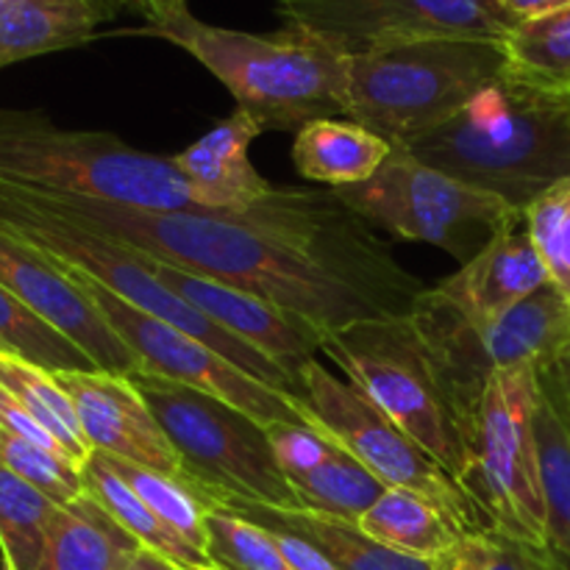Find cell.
Here are the masks:
<instances>
[{
	"label": "cell",
	"instance_id": "6da1fadb",
	"mask_svg": "<svg viewBox=\"0 0 570 570\" xmlns=\"http://www.w3.org/2000/svg\"><path fill=\"white\" fill-rule=\"evenodd\" d=\"M39 209L109 234L142 254L198 276L237 287L267 304L304 317L323 334H337L360 321L393 317L373 295L273 228L265 200L239 215L226 212H156L81 195H50L14 187Z\"/></svg>",
	"mask_w": 570,
	"mask_h": 570
},
{
	"label": "cell",
	"instance_id": "7a4b0ae2",
	"mask_svg": "<svg viewBox=\"0 0 570 570\" xmlns=\"http://www.w3.org/2000/svg\"><path fill=\"white\" fill-rule=\"evenodd\" d=\"M401 150L527 212L570 178V106L501 78Z\"/></svg>",
	"mask_w": 570,
	"mask_h": 570
},
{
	"label": "cell",
	"instance_id": "3957f363",
	"mask_svg": "<svg viewBox=\"0 0 570 570\" xmlns=\"http://www.w3.org/2000/svg\"><path fill=\"white\" fill-rule=\"evenodd\" d=\"M122 33L165 39L187 50L234 95L237 109L256 117L265 131L298 134L309 122L345 115V56L301 28L234 31L209 26L184 9Z\"/></svg>",
	"mask_w": 570,
	"mask_h": 570
},
{
	"label": "cell",
	"instance_id": "277c9868",
	"mask_svg": "<svg viewBox=\"0 0 570 570\" xmlns=\"http://www.w3.org/2000/svg\"><path fill=\"white\" fill-rule=\"evenodd\" d=\"M323 354L465 488L476 404L412 312L328 334Z\"/></svg>",
	"mask_w": 570,
	"mask_h": 570
},
{
	"label": "cell",
	"instance_id": "5b68a950",
	"mask_svg": "<svg viewBox=\"0 0 570 570\" xmlns=\"http://www.w3.org/2000/svg\"><path fill=\"white\" fill-rule=\"evenodd\" d=\"M504 67V42L493 39H421L345 56V117L404 148L501 81Z\"/></svg>",
	"mask_w": 570,
	"mask_h": 570
},
{
	"label": "cell",
	"instance_id": "8992f818",
	"mask_svg": "<svg viewBox=\"0 0 570 570\" xmlns=\"http://www.w3.org/2000/svg\"><path fill=\"white\" fill-rule=\"evenodd\" d=\"M0 184L156 212H209L193 200L173 156L106 131H67L31 109L0 106Z\"/></svg>",
	"mask_w": 570,
	"mask_h": 570
},
{
	"label": "cell",
	"instance_id": "52a82bcc",
	"mask_svg": "<svg viewBox=\"0 0 570 570\" xmlns=\"http://www.w3.org/2000/svg\"><path fill=\"white\" fill-rule=\"evenodd\" d=\"M0 228L31 243L33 248L48 254L59 265L72 267V271L83 273L92 282L104 284L109 293L128 301L137 309L148 312V315L204 340L206 345L220 351L226 360H232L245 373L265 382L267 387L295 395V399L306 404L304 390L295 384V379L278 362L245 345L243 340L223 332L209 317L200 315L195 306L178 298L154 273L150 256L137 250L134 245L109 237V234L78 226V223L65 220L59 215H50V212L22 200L9 184H0Z\"/></svg>",
	"mask_w": 570,
	"mask_h": 570
},
{
	"label": "cell",
	"instance_id": "ba28073f",
	"mask_svg": "<svg viewBox=\"0 0 570 570\" xmlns=\"http://www.w3.org/2000/svg\"><path fill=\"white\" fill-rule=\"evenodd\" d=\"M131 382L154 410L181 460L184 479L206 507L217 499H243L304 510L278 468L265 423L215 395L154 373H134Z\"/></svg>",
	"mask_w": 570,
	"mask_h": 570
},
{
	"label": "cell",
	"instance_id": "9c48e42d",
	"mask_svg": "<svg viewBox=\"0 0 570 570\" xmlns=\"http://www.w3.org/2000/svg\"><path fill=\"white\" fill-rule=\"evenodd\" d=\"M534 367L495 371L471 421V471L465 490L482 532L527 540L546 549V501L540 482Z\"/></svg>",
	"mask_w": 570,
	"mask_h": 570
},
{
	"label": "cell",
	"instance_id": "30bf717a",
	"mask_svg": "<svg viewBox=\"0 0 570 570\" xmlns=\"http://www.w3.org/2000/svg\"><path fill=\"white\" fill-rule=\"evenodd\" d=\"M334 193L371 226L443 248L462 265L518 212L507 200L434 170L401 148H393L376 176L365 184Z\"/></svg>",
	"mask_w": 570,
	"mask_h": 570
},
{
	"label": "cell",
	"instance_id": "8fae6325",
	"mask_svg": "<svg viewBox=\"0 0 570 570\" xmlns=\"http://www.w3.org/2000/svg\"><path fill=\"white\" fill-rule=\"evenodd\" d=\"M304 387L306 406L315 412L321 432L337 440L367 471L376 473L384 488L410 490L432 501L460 538L482 532L465 488L365 393L351 382H340L317 360L304 367Z\"/></svg>",
	"mask_w": 570,
	"mask_h": 570
},
{
	"label": "cell",
	"instance_id": "7c38bea8",
	"mask_svg": "<svg viewBox=\"0 0 570 570\" xmlns=\"http://www.w3.org/2000/svg\"><path fill=\"white\" fill-rule=\"evenodd\" d=\"M61 267L81 284L83 293L92 298V304L98 306L106 323L115 328L117 337L131 348V354L142 365V373H154V376L170 379L184 387L215 395V399L237 406L265 426H271V423H304V426L321 429L315 412L295 395L267 387L265 382L245 373L243 367L234 365L232 360H226L220 351L206 345L204 340L137 309L83 273L67 265Z\"/></svg>",
	"mask_w": 570,
	"mask_h": 570
},
{
	"label": "cell",
	"instance_id": "4fadbf2b",
	"mask_svg": "<svg viewBox=\"0 0 570 570\" xmlns=\"http://www.w3.org/2000/svg\"><path fill=\"white\" fill-rule=\"evenodd\" d=\"M284 26L360 56L421 39H493L518 26L499 0H278Z\"/></svg>",
	"mask_w": 570,
	"mask_h": 570
},
{
	"label": "cell",
	"instance_id": "5bb4252c",
	"mask_svg": "<svg viewBox=\"0 0 570 570\" xmlns=\"http://www.w3.org/2000/svg\"><path fill=\"white\" fill-rule=\"evenodd\" d=\"M0 284L33 315L78 345L98 371L134 376L142 373L137 356L117 337L81 284L56 259L26 239L0 228Z\"/></svg>",
	"mask_w": 570,
	"mask_h": 570
},
{
	"label": "cell",
	"instance_id": "9a60e30c",
	"mask_svg": "<svg viewBox=\"0 0 570 570\" xmlns=\"http://www.w3.org/2000/svg\"><path fill=\"white\" fill-rule=\"evenodd\" d=\"M150 267L165 287H170L178 298L195 306L200 315L209 317L215 326L278 362L306 395L304 367L317 360V354H323V343L328 334H323L321 328L293 312L278 309L256 295L189 273L165 259L150 256Z\"/></svg>",
	"mask_w": 570,
	"mask_h": 570
},
{
	"label": "cell",
	"instance_id": "2e32d148",
	"mask_svg": "<svg viewBox=\"0 0 570 570\" xmlns=\"http://www.w3.org/2000/svg\"><path fill=\"white\" fill-rule=\"evenodd\" d=\"M76 406L89 449L184 479L181 460L131 376L106 371L56 373Z\"/></svg>",
	"mask_w": 570,
	"mask_h": 570
},
{
	"label": "cell",
	"instance_id": "e0dca14e",
	"mask_svg": "<svg viewBox=\"0 0 570 570\" xmlns=\"http://www.w3.org/2000/svg\"><path fill=\"white\" fill-rule=\"evenodd\" d=\"M549 284L538 245L521 209L493 234L473 259L432 287V295L471 326H488Z\"/></svg>",
	"mask_w": 570,
	"mask_h": 570
},
{
	"label": "cell",
	"instance_id": "ac0fdd59",
	"mask_svg": "<svg viewBox=\"0 0 570 570\" xmlns=\"http://www.w3.org/2000/svg\"><path fill=\"white\" fill-rule=\"evenodd\" d=\"M265 128L248 111L234 109L226 120L173 156L189 195L200 209L239 215L273 193L265 176L250 165V145Z\"/></svg>",
	"mask_w": 570,
	"mask_h": 570
},
{
	"label": "cell",
	"instance_id": "d6986e66",
	"mask_svg": "<svg viewBox=\"0 0 570 570\" xmlns=\"http://www.w3.org/2000/svg\"><path fill=\"white\" fill-rule=\"evenodd\" d=\"M209 510L232 512L262 529L298 534L301 540L315 546L337 570H438V560H423V557L387 549L367 532H362L360 523L343 521V518L321 515L312 510H282V507L243 499H217L212 501Z\"/></svg>",
	"mask_w": 570,
	"mask_h": 570
},
{
	"label": "cell",
	"instance_id": "ffe728a7",
	"mask_svg": "<svg viewBox=\"0 0 570 570\" xmlns=\"http://www.w3.org/2000/svg\"><path fill=\"white\" fill-rule=\"evenodd\" d=\"M104 22L92 0H0V70L33 56L81 48Z\"/></svg>",
	"mask_w": 570,
	"mask_h": 570
},
{
	"label": "cell",
	"instance_id": "44dd1931",
	"mask_svg": "<svg viewBox=\"0 0 570 570\" xmlns=\"http://www.w3.org/2000/svg\"><path fill=\"white\" fill-rule=\"evenodd\" d=\"M142 546L95 499L59 507L37 570H122Z\"/></svg>",
	"mask_w": 570,
	"mask_h": 570
},
{
	"label": "cell",
	"instance_id": "7402d4cb",
	"mask_svg": "<svg viewBox=\"0 0 570 570\" xmlns=\"http://www.w3.org/2000/svg\"><path fill=\"white\" fill-rule=\"evenodd\" d=\"M393 154V145L354 120H315L295 134L293 161L309 181L343 189L365 184Z\"/></svg>",
	"mask_w": 570,
	"mask_h": 570
},
{
	"label": "cell",
	"instance_id": "603a6c76",
	"mask_svg": "<svg viewBox=\"0 0 570 570\" xmlns=\"http://www.w3.org/2000/svg\"><path fill=\"white\" fill-rule=\"evenodd\" d=\"M83 473V488H87L89 499L98 501L134 540H137L142 549L156 551V554L167 557L170 562H176L184 570H200L209 568V557L204 551H198L195 546H189L187 540L178 538L115 471L104 462V456L98 451L87 456V462L81 465Z\"/></svg>",
	"mask_w": 570,
	"mask_h": 570
},
{
	"label": "cell",
	"instance_id": "cb8c5ba5",
	"mask_svg": "<svg viewBox=\"0 0 570 570\" xmlns=\"http://www.w3.org/2000/svg\"><path fill=\"white\" fill-rule=\"evenodd\" d=\"M504 78L551 98L570 95V9L521 20L504 39Z\"/></svg>",
	"mask_w": 570,
	"mask_h": 570
},
{
	"label": "cell",
	"instance_id": "d4e9b609",
	"mask_svg": "<svg viewBox=\"0 0 570 570\" xmlns=\"http://www.w3.org/2000/svg\"><path fill=\"white\" fill-rule=\"evenodd\" d=\"M360 527L387 549L423 560H440L462 540L432 501L399 488L384 490L360 518Z\"/></svg>",
	"mask_w": 570,
	"mask_h": 570
},
{
	"label": "cell",
	"instance_id": "484cf974",
	"mask_svg": "<svg viewBox=\"0 0 570 570\" xmlns=\"http://www.w3.org/2000/svg\"><path fill=\"white\" fill-rule=\"evenodd\" d=\"M534 434L546 501V549L557 568L570 570V432L543 390L534 410Z\"/></svg>",
	"mask_w": 570,
	"mask_h": 570
},
{
	"label": "cell",
	"instance_id": "4316f807",
	"mask_svg": "<svg viewBox=\"0 0 570 570\" xmlns=\"http://www.w3.org/2000/svg\"><path fill=\"white\" fill-rule=\"evenodd\" d=\"M0 387L6 393L14 395L56 440L61 449L67 451L76 465H83L87 456L92 454L89 443L83 440L81 423H78L76 406H72L70 395L61 387L56 373L45 371V367L31 365V362L11 356L0 351Z\"/></svg>",
	"mask_w": 570,
	"mask_h": 570
},
{
	"label": "cell",
	"instance_id": "83f0119b",
	"mask_svg": "<svg viewBox=\"0 0 570 570\" xmlns=\"http://www.w3.org/2000/svg\"><path fill=\"white\" fill-rule=\"evenodd\" d=\"M301 507L321 515L343 518L360 523V518L384 495V482L367 471L343 445L332 451L326 460L309 473L289 479Z\"/></svg>",
	"mask_w": 570,
	"mask_h": 570
},
{
	"label": "cell",
	"instance_id": "f1b7e54d",
	"mask_svg": "<svg viewBox=\"0 0 570 570\" xmlns=\"http://www.w3.org/2000/svg\"><path fill=\"white\" fill-rule=\"evenodd\" d=\"M59 504L0 462V557L3 570H37Z\"/></svg>",
	"mask_w": 570,
	"mask_h": 570
},
{
	"label": "cell",
	"instance_id": "f546056e",
	"mask_svg": "<svg viewBox=\"0 0 570 570\" xmlns=\"http://www.w3.org/2000/svg\"><path fill=\"white\" fill-rule=\"evenodd\" d=\"M0 351L50 373L98 371V365L72 340L33 315L3 284H0Z\"/></svg>",
	"mask_w": 570,
	"mask_h": 570
},
{
	"label": "cell",
	"instance_id": "4dcf8cb0",
	"mask_svg": "<svg viewBox=\"0 0 570 570\" xmlns=\"http://www.w3.org/2000/svg\"><path fill=\"white\" fill-rule=\"evenodd\" d=\"M100 456L178 538L187 540L189 546L206 554V515H209V507L200 499V493H195L187 479L167 476V473L150 471V468L134 465V462L115 460L109 454Z\"/></svg>",
	"mask_w": 570,
	"mask_h": 570
},
{
	"label": "cell",
	"instance_id": "1f68e13d",
	"mask_svg": "<svg viewBox=\"0 0 570 570\" xmlns=\"http://www.w3.org/2000/svg\"><path fill=\"white\" fill-rule=\"evenodd\" d=\"M206 557L220 570H293L267 529L223 510L206 515Z\"/></svg>",
	"mask_w": 570,
	"mask_h": 570
},
{
	"label": "cell",
	"instance_id": "d6a6232c",
	"mask_svg": "<svg viewBox=\"0 0 570 570\" xmlns=\"http://www.w3.org/2000/svg\"><path fill=\"white\" fill-rule=\"evenodd\" d=\"M0 462L59 507H67L87 495L81 465L42 449V445L28 443V440L6 432V429H0Z\"/></svg>",
	"mask_w": 570,
	"mask_h": 570
},
{
	"label": "cell",
	"instance_id": "836d02e7",
	"mask_svg": "<svg viewBox=\"0 0 570 570\" xmlns=\"http://www.w3.org/2000/svg\"><path fill=\"white\" fill-rule=\"evenodd\" d=\"M523 215L549 282L570 301V178L534 200Z\"/></svg>",
	"mask_w": 570,
	"mask_h": 570
},
{
	"label": "cell",
	"instance_id": "e575fe53",
	"mask_svg": "<svg viewBox=\"0 0 570 570\" xmlns=\"http://www.w3.org/2000/svg\"><path fill=\"white\" fill-rule=\"evenodd\" d=\"M454 551L468 570H560L549 549L499 532L468 534Z\"/></svg>",
	"mask_w": 570,
	"mask_h": 570
},
{
	"label": "cell",
	"instance_id": "d590c367",
	"mask_svg": "<svg viewBox=\"0 0 570 570\" xmlns=\"http://www.w3.org/2000/svg\"><path fill=\"white\" fill-rule=\"evenodd\" d=\"M265 429L267 438H271L273 454H276L278 468L284 471L287 482L321 465L340 445L326 432L315 426H304V423H271Z\"/></svg>",
	"mask_w": 570,
	"mask_h": 570
},
{
	"label": "cell",
	"instance_id": "8d00e7d4",
	"mask_svg": "<svg viewBox=\"0 0 570 570\" xmlns=\"http://www.w3.org/2000/svg\"><path fill=\"white\" fill-rule=\"evenodd\" d=\"M0 429H6V432L17 434V438L28 440V443L33 445H42V449L53 451V454L67 456V451L61 449L59 440H56L53 434H50L48 429H45L42 423L14 399V395L6 393L3 387H0ZM67 460H70V456H67Z\"/></svg>",
	"mask_w": 570,
	"mask_h": 570
},
{
	"label": "cell",
	"instance_id": "74e56055",
	"mask_svg": "<svg viewBox=\"0 0 570 570\" xmlns=\"http://www.w3.org/2000/svg\"><path fill=\"white\" fill-rule=\"evenodd\" d=\"M538 382L549 404L554 406V412L570 432V343L549 367L538 371Z\"/></svg>",
	"mask_w": 570,
	"mask_h": 570
},
{
	"label": "cell",
	"instance_id": "f35d334b",
	"mask_svg": "<svg viewBox=\"0 0 570 570\" xmlns=\"http://www.w3.org/2000/svg\"><path fill=\"white\" fill-rule=\"evenodd\" d=\"M92 6L100 11L104 20H109L117 11L126 9L142 17L145 26H150V22H161L187 9V0H92Z\"/></svg>",
	"mask_w": 570,
	"mask_h": 570
},
{
	"label": "cell",
	"instance_id": "ab89813d",
	"mask_svg": "<svg viewBox=\"0 0 570 570\" xmlns=\"http://www.w3.org/2000/svg\"><path fill=\"white\" fill-rule=\"evenodd\" d=\"M276 540V546L282 549L284 560L293 566V570H337L321 551L315 549L312 543L301 540L298 534H289V532H276V529H267Z\"/></svg>",
	"mask_w": 570,
	"mask_h": 570
},
{
	"label": "cell",
	"instance_id": "60d3db41",
	"mask_svg": "<svg viewBox=\"0 0 570 570\" xmlns=\"http://www.w3.org/2000/svg\"><path fill=\"white\" fill-rule=\"evenodd\" d=\"M518 22L532 20V17L554 14V11L570 9V0H499Z\"/></svg>",
	"mask_w": 570,
	"mask_h": 570
},
{
	"label": "cell",
	"instance_id": "b9f144b4",
	"mask_svg": "<svg viewBox=\"0 0 570 570\" xmlns=\"http://www.w3.org/2000/svg\"><path fill=\"white\" fill-rule=\"evenodd\" d=\"M122 570H184V568H178L176 562H170L167 557L156 554V551L139 549L137 554L131 557V562H128Z\"/></svg>",
	"mask_w": 570,
	"mask_h": 570
},
{
	"label": "cell",
	"instance_id": "7bdbcfd3",
	"mask_svg": "<svg viewBox=\"0 0 570 570\" xmlns=\"http://www.w3.org/2000/svg\"><path fill=\"white\" fill-rule=\"evenodd\" d=\"M438 570H468V566L460 560V557H456V551L451 549L449 554H443L438 560Z\"/></svg>",
	"mask_w": 570,
	"mask_h": 570
},
{
	"label": "cell",
	"instance_id": "ee69618b",
	"mask_svg": "<svg viewBox=\"0 0 570 570\" xmlns=\"http://www.w3.org/2000/svg\"><path fill=\"white\" fill-rule=\"evenodd\" d=\"M200 570H220V568H215V566H209V568H200Z\"/></svg>",
	"mask_w": 570,
	"mask_h": 570
},
{
	"label": "cell",
	"instance_id": "f6af8a7d",
	"mask_svg": "<svg viewBox=\"0 0 570 570\" xmlns=\"http://www.w3.org/2000/svg\"><path fill=\"white\" fill-rule=\"evenodd\" d=\"M568 106H570V95H568Z\"/></svg>",
	"mask_w": 570,
	"mask_h": 570
}]
</instances>
